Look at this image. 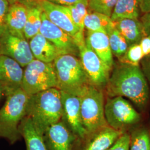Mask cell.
I'll return each instance as SVG.
<instances>
[{
  "mask_svg": "<svg viewBox=\"0 0 150 150\" xmlns=\"http://www.w3.org/2000/svg\"><path fill=\"white\" fill-rule=\"evenodd\" d=\"M140 21L146 36H150V13H145L141 17Z\"/></svg>",
  "mask_w": 150,
  "mask_h": 150,
  "instance_id": "d6a6232c",
  "label": "cell"
},
{
  "mask_svg": "<svg viewBox=\"0 0 150 150\" xmlns=\"http://www.w3.org/2000/svg\"><path fill=\"white\" fill-rule=\"evenodd\" d=\"M27 14V6L23 4L17 2L11 5L6 18L7 32L14 36L25 38L23 31Z\"/></svg>",
  "mask_w": 150,
  "mask_h": 150,
  "instance_id": "e0dca14e",
  "label": "cell"
},
{
  "mask_svg": "<svg viewBox=\"0 0 150 150\" xmlns=\"http://www.w3.org/2000/svg\"><path fill=\"white\" fill-rule=\"evenodd\" d=\"M139 0H117L111 19L113 22L122 19H138L140 12Z\"/></svg>",
  "mask_w": 150,
  "mask_h": 150,
  "instance_id": "7402d4cb",
  "label": "cell"
},
{
  "mask_svg": "<svg viewBox=\"0 0 150 150\" xmlns=\"http://www.w3.org/2000/svg\"><path fill=\"white\" fill-rule=\"evenodd\" d=\"M0 109V139L14 144L22 139L19 126L26 116L30 96L21 88L8 93Z\"/></svg>",
  "mask_w": 150,
  "mask_h": 150,
  "instance_id": "3957f363",
  "label": "cell"
},
{
  "mask_svg": "<svg viewBox=\"0 0 150 150\" xmlns=\"http://www.w3.org/2000/svg\"><path fill=\"white\" fill-rule=\"evenodd\" d=\"M23 70L15 60L0 54V84L7 95L11 92L21 88Z\"/></svg>",
  "mask_w": 150,
  "mask_h": 150,
  "instance_id": "5bb4252c",
  "label": "cell"
},
{
  "mask_svg": "<svg viewBox=\"0 0 150 150\" xmlns=\"http://www.w3.org/2000/svg\"><path fill=\"white\" fill-rule=\"evenodd\" d=\"M42 1H43V0H18V2L23 4V5H25L26 6L28 5H30L32 6L33 4H38V5H39L40 2H41Z\"/></svg>",
  "mask_w": 150,
  "mask_h": 150,
  "instance_id": "d590c367",
  "label": "cell"
},
{
  "mask_svg": "<svg viewBox=\"0 0 150 150\" xmlns=\"http://www.w3.org/2000/svg\"><path fill=\"white\" fill-rule=\"evenodd\" d=\"M60 92L63 111L62 120L79 139H85L88 134L81 120L80 96L64 91H60Z\"/></svg>",
  "mask_w": 150,
  "mask_h": 150,
  "instance_id": "30bf717a",
  "label": "cell"
},
{
  "mask_svg": "<svg viewBox=\"0 0 150 150\" xmlns=\"http://www.w3.org/2000/svg\"><path fill=\"white\" fill-rule=\"evenodd\" d=\"M84 27L88 31L103 32L107 35L115 28L110 17L90 10L85 17Z\"/></svg>",
  "mask_w": 150,
  "mask_h": 150,
  "instance_id": "44dd1931",
  "label": "cell"
},
{
  "mask_svg": "<svg viewBox=\"0 0 150 150\" xmlns=\"http://www.w3.org/2000/svg\"><path fill=\"white\" fill-rule=\"evenodd\" d=\"M52 88H57V77L53 63L34 59L23 70L21 88L31 96Z\"/></svg>",
  "mask_w": 150,
  "mask_h": 150,
  "instance_id": "8992f818",
  "label": "cell"
},
{
  "mask_svg": "<svg viewBox=\"0 0 150 150\" xmlns=\"http://www.w3.org/2000/svg\"><path fill=\"white\" fill-rule=\"evenodd\" d=\"M77 47L80 60L90 83L101 90L105 88L110 71L86 44L85 41L78 44Z\"/></svg>",
  "mask_w": 150,
  "mask_h": 150,
  "instance_id": "ba28073f",
  "label": "cell"
},
{
  "mask_svg": "<svg viewBox=\"0 0 150 150\" xmlns=\"http://www.w3.org/2000/svg\"><path fill=\"white\" fill-rule=\"evenodd\" d=\"M3 93H5V92H4L2 86H1V85L0 84V99L1 98V96H2Z\"/></svg>",
  "mask_w": 150,
  "mask_h": 150,
  "instance_id": "8d00e7d4",
  "label": "cell"
},
{
  "mask_svg": "<svg viewBox=\"0 0 150 150\" xmlns=\"http://www.w3.org/2000/svg\"><path fill=\"white\" fill-rule=\"evenodd\" d=\"M11 5L8 0H0V38L7 32L6 18Z\"/></svg>",
  "mask_w": 150,
  "mask_h": 150,
  "instance_id": "f1b7e54d",
  "label": "cell"
},
{
  "mask_svg": "<svg viewBox=\"0 0 150 150\" xmlns=\"http://www.w3.org/2000/svg\"><path fill=\"white\" fill-rule=\"evenodd\" d=\"M108 36L113 55L121 59L129 48V45L116 28L108 34Z\"/></svg>",
  "mask_w": 150,
  "mask_h": 150,
  "instance_id": "484cf974",
  "label": "cell"
},
{
  "mask_svg": "<svg viewBox=\"0 0 150 150\" xmlns=\"http://www.w3.org/2000/svg\"><path fill=\"white\" fill-rule=\"evenodd\" d=\"M43 136L48 150H75L79 139L62 120L50 126Z\"/></svg>",
  "mask_w": 150,
  "mask_h": 150,
  "instance_id": "4fadbf2b",
  "label": "cell"
},
{
  "mask_svg": "<svg viewBox=\"0 0 150 150\" xmlns=\"http://www.w3.org/2000/svg\"><path fill=\"white\" fill-rule=\"evenodd\" d=\"M85 42L101 59L107 69L110 71L112 70L113 59L107 34L103 32L87 31Z\"/></svg>",
  "mask_w": 150,
  "mask_h": 150,
  "instance_id": "2e32d148",
  "label": "cell"
},
{
  "mask_svg": "<svg viewBox=\"0 0 150 150\" xmlns=\"http://www.w3.org/2000/svg\"><path fill=\"white\" fill-rule=\"evenodd\" d=\"M0 54L11 57L22 67H25L35 59L27 40L8 32H6L0 40Z\"/></svg>",
  "mask_w": 150,
  "mask_h": 150,
  "instance_id": "7c38bea8",
  "label": "cell"
},
{
  "mask_svg": "<svg viewBox=\"0 0 150 150\" xmlns=\"http://www.w3.org/2000/svg\"><path fill=\"white\" fill-rule=\"evenodd\" d=\"M123 133L107 126L84 139H79L75 150H107Z\"/></svg>",
  "mask_w": 150,
  "mask_h": 150,
  "instance_id": "9a60e30c",
  "label": "cell"
},
{
  "mask_svg": "<svg viewBox=\"0 0 150 150\" xmlns=\"http://www.w3.org/2000/svg\"><path fill=\"white\" fill-rule=\"evenodd\" d=\"M57 77V88L79 95L85 86L90 83L80 60L75 56L63 54L53 62Z\"/></svg>",
  "mask_w": 150,
  "mask_h": 150,
  "instance_id": "277c9868",
  "label": "cell"
},
{
  "mask_svg": "<svg viewBox=\"0 0 150 150\" xmlns=\"http://www.w3.org/2000/svg\"><path fill=\"white\" fill-rule=\"evenodd\" d=\"M144 55L139 43L131 45L125 54L120 59L122 63L139 66V62L144 59Z\"/></svg>",
  "mask_w": 150,
  "mask_h": 150,
  "instance_id": "83f0119b",
  "label": "cell"
},
{
  "mask_svg": "<svg viewBox=\"0 0 150 150\" xmlns=\"http://www.w3.org/2000/svg\"><path fill=\"white\" fill-rule=\"evenodd\" d=\"M117 0H88V8L111 17Z\"/></svg>",
  "mask_w": 150,
  "mask_h": 150,
  "instance_id": "4316f807",
  "label": "cell"
},
{
  "mask_svg": "<svg viewBox=\"0 0 150 150\" xmlns=\"http://www.w3.org/2000/svg\"><path fill=\"white\" fill-rule=\"evenodd\" d=\"M26 116L43 134L50 126L61 121L63 111L59 90L52 88L30 96Z\"/></svg>",
  "mask_w": 150,
  "mask_h": 150,
  "instance_id": "7a4b0ae2",
  "label": "cell"
},
{
  "mask_svg": "<svg viewBox=\"0 0 150 150\" xmlns=\"http://www.w3.org/2000/svg\"><path fill=\"white\" fill-rule=\"evenodd\" d=\"M29 44L35 59L45 63H53L61 54L56 46L40 33L30 40Z\"/></svg>",
  "mask_w": 150,
  "mask_h": 150,
  "instance_id": "ac0fdd59",
  "label": "cell"
},
{
  "mask_svg": "<svg viewBox=\"0 0 150 150\" xmlns=\"http://www.w3.org/2000/svg\"><path fill=\"white\" fill-rule=\"evenodd\" d=\"M129 133L125 132L120 136L118 139L107 150H129Z\"/></svg>",
  "mask_w": 150,
  "mask_h": 150,
  "instance_id": "f546056e",
  "label": "cell"
},
{
  "mask_svg": "<svg viewBox=\"0 0 150 150\" xmlns=\"http://www.w3.org/2000/svg\"><path fill=\"white\" fill-rule=\"evenodd\" d=\"M40 33L54 45L61 54H70L76 57L79 56V48L74 39L50 21L43 12Z\"/></svg>",
  "mask_w": 150,
  "mask_h": 150,
  "instance_id": "8fae6325",
  "label": "cell"
},
{
  "mask_svg": "<svg viewBox=\"0 0 150 150\" xmlns=\"http://www.w3.org/2000/svg\"><path fill=\"white\" fill-rule=\"evenodd\" d=\"M129 134V150H150V129L137 128Z\"/></svg>",
  "mask_w": 150,
  "mask_h": 150,
  "instance_id": "cb8c5ba5",
  "label": "cell"
},
{
  "mask_svg": "<svg viewBox=\"0 0 150 150\" xmlns=\"http://www.w3.org/2000/svg\"><path fill=\"white\" fill-rule=\"evenodd\" d=\"M39 5L48 20L73 38L77 46L85 41L83 31L75 25L66 6L54 4L47 0L42 1Z\"/></svg>",
  "mask_w": 150,
  "mask_h": 150,
  "instance_id": "9c48e42d",
  "label": "cell"
},
{
  "mask_svg": "<svg viewBox=\"0 0 150 150\" xmlns=\"http://www.w3.org/2000/svg\"><path fill=\"white\" fill-rule=\"evenodd\" d=\"M139 44L142 48L144 57L150 55V36H146L142 38Z\"/></svg>",
  "mask_w": 150,
  "mask_h": 150,
  "instance_id": "1f68e13d",
  "label": "cell"
},
{
  "mask_svg": "<svg viewBox=\"0 0 150 150\" xmlns=\"http://www.w3.org/2000/svg\"><path fill=\"white\" fill-rule=\"evenodd\" d=\"M109 97H125L140 109L150 100L148 83L139 66L121 63L113 70L105 87Z\"/></svg>",
  "mask_w": 150,
  "mask_h": 150,
  "instance_id": "6da1fadb",
  "label": "cell"
},
{
  "mask_svg": "<svg viewBox=\"0 0 150 150\" xmlns=\"http://www.w3.org/2000/svg\"><path fill=\"white\" fill-rule=\"evenodd\" d=\"M142 71L145 75L146 80L150 83V55L144 57L142 59Z\"/></svg>",
  "mask_w": 150,
  "mask_h": 150,
  "instance_id": "4dcf8cb0",
  "label": "cell"
},
{
  "mask_svg": "<svg viewBox=\"0 0 150 150\" xmlns=\"http://www.w3.org/2000/svg\"><path fill=\"white\" fill-rule=\"evenodd\" d=\"M42 10L39 5L27 7L26 21L24 27V36L30 40L40 33L42 24Z\"/></svg>",
  "mask_w": 150,
  "mask_h": 150,
  "instance_id": "603a6c76",
  "label": "cell"
},
{
  "mask_svg": "<svg viewBox=\"0 0 150 150\" xmlns=\"http://www.w3.org/2000/svg\"><path fill=\"white\" fill-rule=\"evenodd\" d=\"M54 4L64 6H70L74 5L80 1L81 0H47Z\"/></svg>",
  "mask_w": 150,
  "mask_h": 150,
  "instance_id": "836d02e7",
  "label": "cell"
},
{
  "mask_svg": "<svg viewBox=\"0 0 150 150\" xmlns=\"http://www.w3.org/2000/svg\"><path fill=\"white\" fill-rule=\"evenodd\" d=\"M8 1H10V2L11 3V5L13 4H14V3H15V2H18V0H8Z\"/></svg>",
  "mask_w": 150,
  "mask_h": 150,
  "instance_id": "74e56055",
  "label": "cell"
},
{
  "mask_svg": "<svg viewBox=\"0 0 150 150\" xmlns=\"http://www.w3.org/2000/svg\"><path fill=\"white\" fill-rule=\"evenodd\" d=\"M115 27L123 36L129 46L139 43L146 36L142 23L138 19H122L113 22Z\"/></svg>",
  "mask_w": 150,
  "mask_h": 150,
  "instance_id": "ffe728a7",
  "label": "cell"
},
{
  "mask_svg": "<svg viewBox=\"0 0 150 150\" xmlns=\"http://www.w3.org/2000/svg\"><path fill=\"white\" fill-rule=\"evenodd\" d=\"M19 131L26 144V150H48L43 134L38 129L27 116L22 120Z\"/></svg>",
  "mask_w": 150,
  "mask_h": 150,
  "instance_id": "d6986e66",
  "label": "cell"
},
{
  "mask_svg": "<svg viewBox=\"0 0 150 150\" xmlns=\"http://www.w3.org/2000/svg\"><path fill=\"white\" fill-rule=\"evenodd\" d=\"M105 116L109 127L123 132L141 121L139 113L121 96L107 98L105 103Z\"/></svg>",
  "mask_w": 150,
  "mask_h": 150,
  "instance_id": "52a82bcc",
  "label": "cell"
},
{
  "mask_svg": "<svg viewBox=\"0 0 150 150\" xmlns=\"http://www.w3.org/2000/svg\"><path fill=\"white\" fill-rule=\"evenodd\" d=\"M88 0H81L75 5L66 6L70 16L75 25L83 31L84 19L88 13Z\"/></svg>",
  "mask_w": 150,
  "mask_h": 150,
  "instance_id": "d4e9b609",
  "label": "cell"
},
{
  "mask_svg": "<svg viewBox=\"0 0 150 150\" xmlns=\"http://www.w3.org/2000/svg\"><path fill=\"white\" fill-rule=\"evenodd\" d=\"M140 11L144 13H150V0H139Z\"/></svg>",
  "mask_w": 150,
  "mask_h": 150,
  "instance_id": "e575fe53",
  "label": "cell"
},
{
  "mask_svg": "<svg viewBox=\"0 0 150 150\" xmlns=\"http://www.w3.org/2000/svg\"><path fill=\"white\" fill-rule=\"evenodd\" d=\"M79 96L81 120L88 135L107 126L102 90L90 83L83 87Z\"/></svg>",
  "mask_w": 150,
  "mask_h": 150,
  "instance_id": "5b68a950",
  "label": "cell"
}]
</instances>
